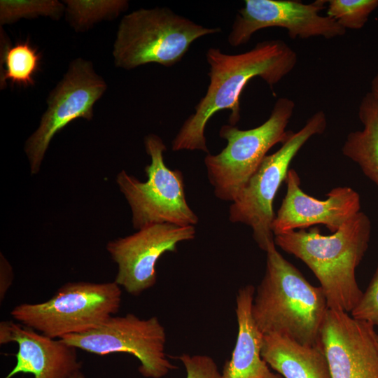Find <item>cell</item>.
Returning <instances> with one entry per match:
<instances>
[{"instance_id":"6da1fadb","label":"cell","mask_w":378,"mask_h":378,"mask_svg":"<svg viewBox=\"0 0 378 378\" xmlns=\"http://www.w3.org/2000/svg\"><path fill=\"white\" fill-rule=\"evenodd\" d=\"M206 59L209 66L206 92L173 139L174 151L201 150L208 154L204 132L212 116L229 109L230 125H235L240 120V97L246 84L260 77L272 89L298 62L297 53L281 39L260 41L252 49L233 55L211 47Z\"/></svg>"},{"instance_id":"7a4b0ae2","label":"cell","mask_w":378,"mask_h":378,"mask_svg":"<svg viewBox=\"0 0 378 378\" xmlns=\"http://www.w3.org/2000/svg\"><path fill=\"white\" fill-rule=\"evenodd\" d=\"M370 234V220L359 211L330 235H323L319 228L312 227L275 235L274 243L312 271L328 309L348 313L363 293L355 274L368 248Z\"/></svg>"},{"instance_id":"3957f363","label":"cell","mask_w":378,"mask_h":378,"mask_svg":"<svg viewBox=\"0 0 378 378\" xmlns=\"http://www.w3.org/2000/svg\"><path fill=\"white\" fill-rule=\"evenodd\" d=\"M265 274L257 287L251 308L256 326L263 334L277 333L302 344L316 346L328 309L321 286H312L277 251L267 250Z\"/></svg>"},{"instance_id":"277c9868","label":"cell","mask_w":378,"mask_h":378,"mask_svg":"<svg viewBox=\"0 0 378 378\" xmlns=\"http://www.w3.org/2000/svg\"><path fill=\"white\" fill-rule=\"evenodd\" d=\"M220 31L167 7L139 8L124 15L119 23L112 52L114 65L125 70L150 63L172 66L195 41Z\"/></svg>"},{"instance_id":"5b68a950","label":"cell","mask_w":378,"mask_h":378,"mask_svg":"<svg viewBox=\"0 0 378 378\" xmlns=\"http://www.w3.org/2000/svg\"><path fill=\"white\" fill-rule=\"evenodd\" d=\"M294 108L292 99L281 97L274 103L269 118L256 127L240 130L232 125L221 126L219 136L226 140V146L219 153H208L204 158L208 179L217 198L232 202L269 150L286 141L293 132L286 127Z\"/></svg>"},{"instance_id":"8992f818","label":"cell","mask_w":378,"mask_h":378,"mask_svg":"<svg viewBox=\"0 0 378 378\" xmlns=\"http://www.w3.org/2000/svg\"><path fill=\"white\" fill-rule=\"evenodd\" d=\"M121 300L122 290L115 281L69 282L49 300L18 304L10 315L19 323L61 339L99 327L118 312Z\"/></svg>"},{"instance_id":"52a82bcc","label":"cell","mask_w":378,"mask_h":378,"mask_svg":"<svg viewBox=\"0 0 378 378\" xmlns=\"http://www.w3.org/2000/svg\"><path fill=\"white\" fill-rule=\"evenodd\" d=\"M144 146L150 158V164L145 167L147 181L141 182L124 170L116 176L131 209L133 227L139 230L158 223L195 226L198 217L186 201L183 175L165 164L163 153L167 147L162 139L149 134Z\"/></svg>"},{"instance_id":"ba28073f","label":"cell","mask_w":378,"mask_h":378,"mask_svg":"<svg viewBox=\"0 0 378 378\" xmlns=\"http://www.w3.org/2000/svg\"><path fill=\"white\" fill-rule=\"evenodd\" d=\"M327 119L323 111L312 115L298 132H292L281 148L267 155L229 209V220L251 227L258 246L266 251L274 242L272 226L275 214L273 203L285 181L289 165L301 148L312 136L323 134Z\"/></svg>"},{"instance_id":"9c48e42d","label":"cell","mask_w":378,"mask_h":378,"mask_svg":"<svg viewBox=\"0 0 378 378\" xmlns=\"http://www.w3.org/2000/svg\"><path fill=\"white\" fill-rule=\"evenodd\" d=\"M107 87L90 60L78 57L69 63L62 79L48 95L47 108L38 128L25 141L24 149L31 174L39 172L57 133L77 118L92 119L94 106Z\"/></svg>"},{"instance_id":"30bf717a","label":"cell","mask_w":378,"mask_h":378,"mask_svg":"<svg viewBox=\"0 0 378 378\" xmlns=\"http://www.w3.org/2000/svg\"><path fill=\"white\" fill-rule=\"evenodd\" d=\"M59 340L97 355H133L140 363L139 372L146 378L164 377L176 368L167 358L165 330L156 316L142 319L133 314L113 316L93 330Z\"/></svg>"},{"instance_id":"8fae6325","label":"cell","mask_w":378,"mask_h":378,"mask_svg":"<svg viewBox=\"0 0 378 378\" xmlns=\"http://www.w3.org/2000/svg\"><path fill=\"white\" fill-rule=\"evenodd\" d=\"M326 4V0L309 4L296 0H245L236 15L227 41L234 47L246 44L254 33L269 27L284 28L293 39L343 36L346 29L320 14Z\"/></svg>"},{"instance_id":"7c38bea8","label":"cell","mask_w":378,"mask_h":378,"mask_svg":"<svg viewBox=\"0 0 378 378\" xmlns=\"http://www.w3.org/2000/svg\"><path fill=\"white\" fill-rule=\"evenodd\" d=\"M195 234L193 225L158 223L110 241L106 249L118 265L114 281L131 295L141 294L155 284L160 258L166 252H176L178 243L192 240Z\"/></svg>"},{"instance_id":"4fadbf2b","label":"cell","mask_w":378,"mask_h":378,"mask_svg":"<svg viewBox=\"0 0 378 378\" xmlns=\"http://www.w3.org/2000/svg\"><path fill=\"white\" fill-rule=\"evenodd\" d=\"M320 342L332 378H378L377 333L371 323L328 309Z\"/></svg>"},{"instance_id":"5bb4252c","label":"cell","mask_w":378,"mask_h":378,"mask_svg":"<svg viewBox=\"0 0 378 378\" xmlns=\"http://www.w3.org/2000/svg\"><path fill=\"white\" fill-rule=\"evenodd\" d=\"M285 183L286 192L274 218V235L296 229L324 225L332 233L337 231L360 209L359 194L347 186L332 188L326 200L305 193L297 172L289 169Z\"/></svg>"},{"instance_id":"9a60e30c","label":"cell","mask_w":378,"mask_h":378,"mask_svg":"<svg viewBox=\"0 0 378 378\" xmlns=\"http://www.w3.org/2000/svg\"><path fill=\"white\" fill-rule=\"evenodd\" d=\"M10 342L18 344L16 364L4 378L30 373L34 378H70L81 370L76 348L10 321Z\"/></svg>"},{"instance_id":"2e32d148","label":"cell","mask_w":378,"mask_h":378,"mask_svg":"<svg viewBox=\"0 0 378 378\" xmlns=\"http://www.w3.org/2000/svg\"><path fill=\"white\" fill-rule=\"evenodd\" d=\"M255 288L246 285L240 288L236 297V316L238 332L235 346L230 360H226L221 378H283L271 371L261 356L263 334L252 316Z\"/></svg>"},{"instance_id":"e0dca14e","label":"cell","mask_w":378,"mask_h":378,"mask_svg":"<svg viewBox=\"0 0 378 378\" xmlns=\"http://www.w3.org/2000/svg\"><path fill=\"white\" fill-rule=\"evenodd\" d=\"M261 356L283 378H332L322 345L307 346L277 333L263 335Z\"/></svg>"},{"instance_id":"ac0fdd59","label":"cell","mask_w":378,"mask_h":378,"mask_svg":"<svg viewBox=\"0 0 378 378\" xmlns=\"http://www.w3.org/2000/svg\"><path fill=\"white\" fill-rule=\"evenodd\" d=\"M358 117L363 127L347 135L342 151L378 186V102L370 92L360 102Z\"/></svg>"},{"instance_id":"d6986e66","label":"cell","mask_w":378,"mask_h":378,"mask_svg":"<svg viewBox=\"0 0 378 378\" xmlns=\"http://www.w3.org/2000/svg\"><path fill=\"white\" fill-rule=\"evenodd\" d=\"M0 87L4 89L6 83L24 88L35 85L34 76L40 70L41 52L28 40L20 41L14 45L3 41Z\"/></svg>"},{"instance_id":"ffe728a7","label":"cell","mask_w":378,"mask_h":378,"mask_svg":"<svg viewBox=\"0 0 378 378\" xmlns=\"http://www.w3.org/2000/svg\"><path fill=\"white\" fill-rule=\"evenodd\" d=\"M65 15L76 32L88 31L95 23L116 18L127 10L126 0H65Z\"/></svg>"},{"instance_id":"44dd1931","label":"cell","mask_w":378,"mask_h":378,"mask_svg":"<svg viewBox=\"0 0 378 378\" xmlns=\"http://www.w3.org/2000/svg\"><path fill=\"white\" fill-rule=\"evenodd\" d=\"M65 13L63 2L57 0H1V25L13 23L21 18L48 17L59 20Z\"/></svg>"},{"instance_id":"7402d4cb","label":"cell","mask_w":378,"mask_h":378,"mask_svg":"<svg viewBox=\"0 0 378 378\" xmlns=\"http://www.w3.org/2000/svg\"><path fill=\"white\" fill-rule=\"evenodd\" d=\"M326 15L344 29H360L378 7V0L327 1Z\"/></svg>"},{"instance_id":"603a6c76","label":"cell","mask_w":378,"mask_h":378,"mask_svg":"<svg viewBox=\"0 0 378 378\" xmlns=\"http://www.w3.org/2000/svg\"><path fill=\"white\" fill-rule=\"evenodd\" d=\"M351 313L356 318L378 326V266L360 300Z\"/></svg>"},{"instance_id":"cb8c5ba5","label":"cell","mask_w":378,"mask_h":378,"mask_svg":"<svg viewBox=\"0 0 378 378\" xmlns=\"http://www.w3.org/2000/svg\"><path fill=\"white\" fill-rule=\"evenodd\" d=\"M177 358L185 367L186 378H221L216 363L209 356L183 354Z\"/></svg>"},{"instance_id":"d4e9b609","label":"cell","mask_w":378,"mask_h":378,"mask_svg":"<svg viewBox=\"0 0 378 378\" xmlns=\"http://www.w3.org/2000/svg\"><path fill=\"white\" fill-rule=\"evenodd\" d=\"M13 281L12 269L6 258L1 255V282H0V298L1 301L11 285Z\"/></svg>"},{"instance_id":"484cf974","label":"cell","mask_w":378,"mask_h":378,"mask_svg":"<svg viewBox=\"0 0 378 378\" xmlns=\"http://www.w3.org/2000/svg\"><path fill=\"white\" fill-rule=\"evenodd\" d=\"M370 92L378 102V74L374 76L372 80Z\"/></svg>"},{"instance_id":"4316f807","label":"cell","mask_w":378,"mask_h":378,"mask_svg":"<svg viewBox=\"0 0 378 378\" xmlns=\"http://www.w3.org/2000/svg\"><path fill=\"white\" fill-rule=\"evenodd\" d=\"M70 378H85V376L81 370L74 373Z\"/></svg>"},{"instance_id":"83f0119b","label":"cell","mask_w":378,"mask_h":378,"mask_svg":"<svg viewBox=\"0 0 378 378\" xmlns=\"http://www.w3.org/2000/svg\"><path fill=\"white\" fill-rule=\"evenodd\" d=\"M377 342H378V334H377Z\"/></svg>"}]
</instances>
